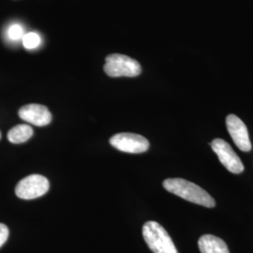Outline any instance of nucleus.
<instances>
[{
  "instance_id": "f257e3e1",
  "label": "nucleus",
  "mask_w": 253,
  "mask_h": 253,
  "mask_svg": "<svg viewBox=\"0 0 253 253\" xmlns=\"http://www.w3.org/2000/svg\"><path fill=\"white\" fill-rule=\"evenodd\" d=\"M164 189L172 194L187 200L190 203L206 208H214L215 200L198 185L182 178H168L163 181Z\"/></svg>"
},
{
  "instance_id": "f03ea898",
  "label": "nucleus",
  "mask_w": 253,
  "mask_h": 253,
  "mask_svg": "<svg viewBox=\"0 0 253 253\" xmlns=\"http://www.w3.org/2000/svg\"><path fill=\"white\" fill-rule=\"evenodd\" d=\"M145 243L154 253H178L171 236L160 223L147 221L143 227Z\"/></svg>"
},
{
  "instance_id": "7ed1b4c3",
  "label": "nucleus",
  "mask_w": 253,
  "mask_h": 253,
  "mask_svg": "<svg viewBox=\"0 0 253 253\" xmlns=\"http://www.w3.org/2000/svg\"><path fill=\"white\" fill-rule=\"evenodd\" d=\"M105 61L103 69L110 77H136L142 73L139 62L125 54H109Z\"/></svg>"
},
{
  "instance_id": "20e7f679",
  "label": "nucleus",
  "mask_w": 253,
  "mask_h": 253,
  "mask_svg": "<svg viewBox=\"0 0 253 253\" xmlns=\"http://www.w3.org/2000/svg\"><path fill=\"white\" fill-rule=\"evenodd\" d=\"M49 188L50 183L45 176L30 174L19 181L15 188V194L20 199H36L47 193Z\"/></svg>"
},
{
  "instance_id": "39448f33",
  "label": "nucleus",
  "mask_w": 253,
  "mask_h": 253,
  "mask_svg": "<svg viewBox=\"0 0 253 253\" xmlns=\"http://www.w3.org/2000/svg\"><path fill=\"white\" fill-rule=\"evenodd\" d=\"M110 144L119 151L126 153H144L149 148V142L144 136L128 132L112 136Z\"/></svg>"
},
{
  "instance_id": "423d86ee",
  "label": "nucleus",
  "mask_w": 253,
  "mask_h": 253,
  "mask_svg": "<svg viewBox=\"0 0 253 253\" xmlns=\"http://www.w3.org/2000/svg\"><path fill=\"white\" fill-rule=\"evenodd\" d=\"M211 147L228 171L233 173H240L244 171V165L241 160L226 141L215 139L211 143Z\"/></svg>"
},
{
  "instance_id": "0eeeda50",
  "label": "nucleus",
  "mask_w": 253,
  "mask_h": 253,
  "mask_svg": "<svg viewBox=\"0 0 253 253\" xmlns=\"http://www.w3.org/2000/svg\"><path fill=\"white\" fill-rule=\"evenodd\" d=\"M226 126L236 146L244 152L251 151L252 143L244 122L235 115H229L226 118Z\"/></svg>"
},
{
  "instance_id": "6e6552de",
  "label": "nucleus",
  "mask_w": 253,
  "mask_h": 253,
  "mask_svg": "<svg viewBox=\"0 0 253 253\" xmlns=\"http://www.w3.org/2000/svg\"><path fill=\"white\" fill-rule=\"evenodd\" d=\"M19 117L34 126H44L52 121V115L48 108L42 104H27L19 110Z\"/></svg>"
},
{
  "instance_id": "1a4fd4ad",
  "label": "nucleus",
  "mask_w": 253,
  "mask_h": 253,
  "mask_svg": "<svg viewBox=\"0 0 253 253\" xmlns=\"http://www.w3.org/2000/svg\"><path fill=\"white\" fill-rule=\"evenodd\" d=\"M198 246L201 253H230L226 243L215 235L201 236Z\"/></svg>"
},
{
  "instance_id": "9d476101",
  "label": "nucleus",
  "mask_w": 253,
  "mask_h": 253,
  "mask_svg": "<svg viewBox=\"0 0 253 253\" xmlns=\"http://www.w3.org/2000/svg\"><path fill=\"white\" fill-rule=\"evenodd\" d=\"M33 133V128L29 125L20 124L9 129L8 140L12 144H22L29 140Z\"/></svg>"
},
{
  "instance_id": "9b49d317",
  "label": "nucleus",
  "mask_w": 253,
  "mask_h": 253,
  "mask_svg": "<svg viewBox=\"0 0 253 253\" xmlns=\"http://www.w3.org/2000/svg\"><path fill=\"white\" fill-rule=\"evenodd\" d=\"M23 44L28 50L35 49L41 44V37L35 32H29L23 36Z\"/></svg>"
},
{
  "instance_id": "f8f14e48",
  "label": "nucleus",
  "mask_w": 253,
  "mask_h": 253,
  "mask_svg": "<svg viewBox=\"0 0 253 253\" xmlns=\"http://www.w3.org/2000/svg\"><path fill=\"white\" fill-rule=\"evenodd\" d=\"M9 37L12 41H18L23 39V28L17 24L12 25L9 28Z\"/></svg>"
},
{
  "instance_id": "ddd939ff",
  "label": "nucleus",
  "mask_w": 253,
  "mask_h": 253,
  "mask_svg": "<svg viewBox=\"0 0 253 253\" xmlns=\"http://www.w3.org/2000/svg\"><path fill=\"white\" fill-rule=\"evenodd\" d=\"M9 237V229L3 223H0V248L6 243Z\"/></svg>"
},
{
  "instance_id": "4468645a",
  "label": "nucleus",
  "mask_w": 253,
  "mask_h": 253,
  "mask_svg": "<svg viewBox=\"0 0 253 253\" xmlns=\"http://www.w3.org/2000/svg\"><path fill=\"white\" fill-rule=\"evenodd\" d=\"M0 138H1V132H0Z\"/></svg>"
}]
</instances>
